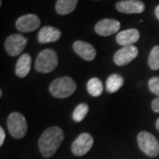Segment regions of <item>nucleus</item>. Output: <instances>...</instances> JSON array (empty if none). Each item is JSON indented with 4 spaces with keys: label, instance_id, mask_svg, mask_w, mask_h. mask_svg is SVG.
I'll return each mask as SVG.
<instances>
[{
    "label": "nucleus",
    "instance_id": "nucleus-8",
    "mask_svg": "<svg viewBox=\"0 0 159 159\" xmlns=\"http://www.w3.org/2000/svg\"><path fill=\"white\" fill-rule=\"evenodd\" d=\"M138 48L134 45L125 46L114 54L113 60L117 66H122L131 63L138 56Z\"/></svg>",
    "mask_w": 159,
    "mask_h": 159
},
{
    "label": "nucleus",
    "instance_id": "nucleus-17",
    "mask_svg": "<svg viewBox=\"0 0 159 159\" xmlns=\"http://www.w3.org/2000/svg\"><path fill=\"white\" fill-rule=\"evenodd\" d=\"M124 84L123 77L118 74H113L110 75L106 80V89L109 93H115Z\"/></svg>",
    "mask_w": 159,
    "mask_h": 159
},
{
    "label": "nucleus",
    "instance_id": "nucleus-13",
    "mask_svg": "<svg viewBox=\"0 0 159 159\" xmlns=\"http://www.w3.org/2000/svg\"><path fill=\"white\" fill-rule=\"evenodd\" d=\"M140 39V32L135 29H130L119 32L116 36V41L119 45L131 46L134 45Z\"/></svg>",
    "mask_w": 159,
    "mask_h": 159
},
{
    "label": "nucleus",
    "instance_id": "nucleus-4",
    "mask_svg": "<svg viewBox=\"0 0 159 159\" xmlns=\"http://www.w3.org/2000/svg\"><path fill=\"white\" fill-rule=\"evenodd\" d=\"M7 127L11 136L15 139H21L28 131L27 120L20 112H12L7 119Z\"/></svg>",
    "mask_w": 159,
    "mask_h": 159
},
{
    "label": "nucleus",
    "instance_id": "nucleus-3",
    "mask_svg": "<svg viewBox=\"0 0 159 159\" xmlns=\"http://www.w3.org/2000/svg\"><path fill=\"white\" fill-rule=\"evenodd\" d=\"M58 57L57 52L51 49H46L40 52L35 60V69L43 74H49L57 66Z\"/></svg>",
    "mask_w": 159,
    "mask_h": 159
},
{
    "label": "nucleus",
    "instance_id": "nucleus-21",
    "mask_svg": "<svg viewBox=\"0 0 159 159\" xmlns=\"http://www.w3.org/2000/svg\"><path fill=\"white\" fill-rule=\"evenodd\" d=\"M149 90L153 94L159 97V77H152L148 80Z\"/></svg>",
    "mask_w": 159,
    "mask_h": 159
},
{
    "label": "nucleus",
    "instance_id": "nucleus-18",
    "mask_svg": "<svg viewBox=\"0 0 159 159\" xmlns=\"http://www.w3.org/2000/svg\"><path fill=\"white\" fill-rule=\"evenodd\" d=\"M87 89L92 97H96L101 96L103 90L102 82L101 81V80L97 77L89 80L87 84Z\"/></svg>",
    "mask_w": 159,
    "mask_h": 159
},
{
    "label": "nucleus",
    "instance_id": "nucleus-7",
    "mask_svg": "<svg viewBox=\"0 0 159 159\" xmlns=\"http://www.w3.org/2000/svg\"><path fill=\"white\" fill-rule=\"evenodd\" d=\"M94 144V139L90 134L82 133L72 144V152L74 156L81 157L88 153Z\"/></svg>",
    "mask_w": 159,
    "mask_h": 159
},
{
    "label": "nucleus",
    "instance_id": "nucleus-1",
    "mask_svg": "<svg viewBox=\"0 0 159 159\" xmlns=\"http://www.w3.org/2000/svg\"><path fill=\"white\" fill-rule=\"evenodd\" d=\"M64 131L58 126H51L47 128L40 137L38 142L40 152L46 158L51 157L57 152L64 141Z\"/></svg>",
    "mask_w": 159,
    "mask_h": 159
},
{
    "label": "nucleus",
    "instance_id": "nucleus-20",
    "mask_svg": "<svg viewBox=\"0 0 159 159\" xmlns=\"http://www.w3.org/2000/svg\"><path fill=\"white\" fill-rule=\"evenodd\" d=\"M148 63L150 69L155 71L159 69V45L155 46L151 50L148 56Z\"/></svg>",
    "mask_w": 159,
    "mask_h": 159
},
{
    "label": "nucleus",
    "instance_id": "nucleus-23",
    "mask_svg": "<svg viewBox=\"0 0 159 159\" xmlns=\"http://www.w3.org/2000/svg\"><path fill=\"white\" fill-rule=\"evenodd\" d=\"M5 139H6V133L3 127H0V146H2L4 144L5 142Z\"/></svg>",
    "mask_w": 159,
    "mask_h": 159
},
{
    "label": "nucleus",
    "instance_id": "nucleus-11",
    "mask_svg": "<svg viewBox=\"0 0 159 159\" xmlns=\"http://www.w3.org/2000/svg\"><path fill=\"white\" fill-rule=\"evenodd\" d=\"M120 29V23L113 19H103L98 21L95 27V30L101 36H109L117 33Z\"/></svg>",
    "mask_w": 159,
    "mask_h": 159
},
{
    "label": "nucleus",
    "instance_id": "nucleus-6",
    "mask_svg": "<svg viewBox=\"0 0 159 159\" xmlns=\"http://www.w3.org/2000/svg\"><path fill=\"white\" fill-rule=\"evenodd\" d=\"M28 38L19 34H11L6 40V51L11 57H16L20 55L27 46Z\"/></svg>",
    "mask_w": 159,
    "mask_h": 159
},
{
    "label": "nucleus",
    "instance_id": "nucleus-16",
    "mask_svg": "<svg viewBox=\"0 0 159 159\" xmlns=\"http://www.w3.org/2000/svg\"><path fill=\"white\" fill-rule=\"evenodd\" d=\"M77 4L78 0H57L55 8L58 14L66 15L75 10Z\"/></svg>",
    "mask_w": 159,
    "mask_h": 159
},
{
    "label": "nucleus",
    "instance_id": "nucleus-9",
    "mask_svg": "<svg viewBox=\"0 0 159 159\" xmlns=\"http://www.w3.org/2000/svg\"><path fill=\"white\" fill-rule=\"evenodd\" d=\"M41 20L35 14L29 13L23 15L16 20V28L19 31L23 33L33 32L39 28Z\"/></svg>",
    "mask_w": 159,
    "mask_h": 159
},
{
    "label": "nucleus",
    "instance_id": "nucleus-25",
    "mask_svg": "<svg viewBox=\"0 0 159 159\" xmlns=\"http://www.w3.org/2000/svg\"><path fill=\"white\" fill-rule=\"evenodd\" d=\"M156 126H157V130L159 131V119H157V123H156Z\"/></svg>",
    "mask_w": 159,
    "mask_h": 159
},
{
    "label": "nucleus",
    "instance_id": "nucleus-12",
    "mask_svg": "<svg viewBox=\"0 0 159 159\" xmlns=\"http://www.w3.org/2000/svg\"><path fill=\"white\" fill-rule=\"evenodd\" d=\"M74 51L77 55L87 61L93 60L97 56L96 49L91 45L90 43H86L83 41H76L73 44Z\"/></svg>",
    "mask_w": 159,
    "mask_h": 159
},
{
    "label": "nucleus",
    "instance_id": "nucleus-5",
    "mask_svg": "<svg viewBox=\"0 0 159 159\" xmlns=\"http://www.w3.org/2000/svg\"><path fill=\"white\" fill-rule=\"evenodd\" d=\"M139 148L148 157H156L159 155V142L150 133L142 131L137 136Z\"/></svg>",
    "mask_w": 159,
    "mask_h": 159
},
{
    "label": "nucleus",
    "instance_id": "nucleus-2",
    "mask_svg": "<svg viewBox=\"0 0 159 159\" xmlns=\"http://www.w3.org/2000/svg\"><path fill=\"white\" fill-rule=\"evenodd\" d=\"M76 83L71 77L66 76L54 80L50 85V92L54 97L67 98L76 90Z\"/></svg>",
    "mask_w": 159,
    "mask_h": 159
},
{
    "label": "nucleus",
    "instance_id": "nucleus-14",
    "mask_svg": "<svg viewBox=\"0 0 159 159\" xmlns=\"http://www.w3.org/2000/svg\"><path fill=\"white\" fill-rule=\"evenodd\" d=\"M60 36L61 31L59 29L51 26H45L39 31L37 39L40 43H49L57 41Z\"/></svg>",
    "mask_w": 159,
    "mask_h": 159
},
{
    "label": "nucleus",
    "instance_id": "nucleus-10",
    "mask_svg": "<svg viewBox=\"0 0 159 159\" xmlns=\"http://www.w3.org/2000/svg\"><path fill=\"white\" fill-rule=\"evenodd\" d=\"M116 9L125 14L142 13L145 10V5L140 0H122L116 4Z\"/></svg>",
    "mask_w": 159,
    "mask_h": 159
},
{
    "label": "nucleus",
    "instance_id": "nucleus-24",
    "mask_svg": "<svg viewBox=\"0 0 159 159\" xmlns=\"http://www.w3.org/2000/svg\"><path fill=\"white\" fill-rule=\"evenodd\" d=\"M155 14H156V16L157 18L159 20V6H157L156 7V10H155Z\"/></svg>",
    "mask_w": 159,
    "mask_h": 159
},
{
    "label": "nucleus",
    "instance_id": "nucleus-19",
    "mask_svg": "<svg viewBox=\"0 0 159 159\" xmlns=\"http://www.w3.org/2000/svg\"><path fill=\"white\" fill-rule=\"evenodd\" d=\"M89 111V105L85 102H81L76 106V108L74 109V112H73V119L76 122H80L82 121L86 115L88 114Z\"/></svg>",
    "mask_w": 159,
    "mask_h": 159
},
{
    "label": "nucleus",
    "instance_id": "nucleus-15",
    "mask_svg": "<svg viewBox=\"0 0 159 159\" xmlns=\"http://www.w3.org/2000/svg\"><path fill=\"white\" fill-rule=\"evenodd\" d=\"M31 69V57L28 53H24L19 57L16 63L15 73L20 78L26 77L30 72Z\"/></svg>",
    "mask_w": 159,
    "mask_h": 159
},
{
    "label": "nucleus",
    "instance_id": "nucleus-22",
    "mask_svg": "<svg viewBox=\"0 0 159 159\" xmlns=\"http://www.w3.org/2000/svg\"><path fill=\"white\" fill-rule=\"evenodd\" d=\"M151 107H152V110L154 111L159 112V97L154 99L153 102L151 103Z\"/></svg>",
    "mask_w": 159,
    "mask_h": 159
},
{
    "label": "nucleus",
    "instance_id": "nucleus-26",
    "mask_svg": "<svg viewBox=\"0 0 159 159\" xmlns=\"http://www.w3.org/2000/svg\"><path fill=\"white\" fill-rule=\"evenodd\" d=\"M2 95H3V91L0 90V97H2Z\"/></svg>",
    "mask_w": 159,
    "mask_h": 159
}]
</instances>
